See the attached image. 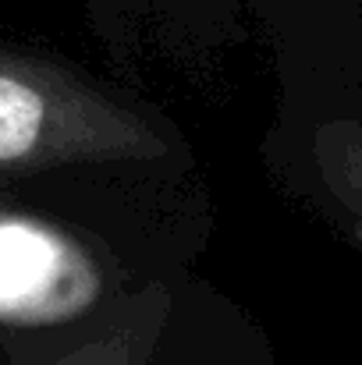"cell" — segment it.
I'll use <instances>...</instances> for the list:
<instances>
[{
  "label": "cell",
  "instance_id": "2",
  "mask_svg": "<svg viewBox=\"0 0 362 365\" xmlns=\"http://www.w3.org/2000/svg\"><path fill=\"white\" fill-rule=\"evenodd\" d=\"M43 114V96L32 86L0 75V163L18 160L36 145Z\"/></svg>",
  "mask_w": 362,
  "mask_h": 365
},
{
  "label": "cell",
  "instance_id": "1",
  "mask_svg": "<svg viewBox=\"0 0 362 365\" xmlns=\"http://www.w3.org/2000/svg\"><path fill=\"white\" fill-rule=\"evenodd\" d=\"M82 302V273L71 252L36 224L0 220V316L50 319Z\"/></svg>",
  "mask_w": 362,
  "mask_h": 365
},
{
  "label": "cell",
  "instance_id": "3",
  "mask_svg": "<svg viewBox=\"0 0 362 365\" xmlns=\"http://www.w3.org/2000/svg\"><path fill=\"white\" fill-rule=\"evenodd\" d=\"M341 170H345V185L352 188V199L362 206V135H352L341 156Z\"/></svg>",
  "mask_w": 362,
  "mask_h": 365
}]
</instances>
